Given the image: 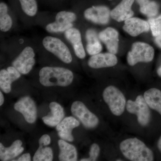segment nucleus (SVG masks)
Listing matches in <instances>:
<instances>
[{"mask_svg":"<svg viewBox=\"0 0 161 161\" xmlns=\"http://www.w3.org/2000/svg\"><path fill=\"white\" fill-rule=\"evenodd\" d=\"M39 76L40 83L46 87L67 86L74 79L70 70L61 67H44L40 69Z\"/></svg>","mask_w":161,"mask_h":161,"instance_id":"nucleus-1","label":"nucleus"},{"mask_svg":"<svg viewBox=\"0 0 161 161\" xmlns=\"http://www.w3.org/2000/svg\"><path fill=\"white\" fill-rule=\"evenodd\" d=\"M119 149L124 156L132 161L154 160L153 152L143 142L137 138H130L120 143Z\"/></svg>","mask_w":161,"mask_h":161,"instance_id":"nucleus-2","label":"nucleus"},{"mask_svg":"<svg viewBox=\"0 0 161 161\" xmlns=\"http://www.w3.org/2000/svg\"><path fill=\"white\" fill-rule=\"evenodd\" d=\"M41 47L58 58L63 63L69 64L73 61V58L70 47L60 38L52 36L44 37L41 41Z\"/></svg>","mask_w":161,"mask_h":161,"instance_id":"nucleus-3","label":"nucleus"},{"mask_svg":"<svg viewBox=\"0 0 161 161\" xmlns=\"http://www.w3.org/2000/svg\"><path fill=\"white\" fill-rule=\"evenodd\" d=\"M16 49L17 55L12 62V65L22 75H27L31 71L36 63V49L31 43H20Z\"/></svg>","mask_w":161,"mask_h":161,"instance_id":"nucleus-4","label":"nucleus"},{"mask_svg":"<svg viewBox=\"0 0 161 161\" xmlns=\"http://www.w3.org/2000/svg\"><path fill=\"white\" fill-rule=\"evenodd\" d=\"M77 19L75 13L67 10H61L55 14L54 19L44 25V29L52 34L64 33L66 31L74 26Z\"/></svg>","mask_w":161,"mask_h":161,"instance_id":"nucleus-5","label":"nucleus"},{"mask_svg":"<svg viewBox=\"0 0 161 161\" xmlns=\"http://www.w3.org/2000/svg\"><path fill=\"white\" fill-rule=\"evenodd\" d=\"M154 56V49L150 44L135 42L132 44L131 50L127 55V62L132 66L140 62L149 63L153 60Z\"/></svg>","mask_w":161,"mask_h":161,"instance_id":"nucleus-6","label":"nucleus"},{"mask_svg":"<svg viewBox=\"0 0 161 161\" xmlns=\"http://www.w3.org/2000/svg\"><path fill=\"white\" fill-rule=\"evenodd\" d=\"M103 96L112 114L119 116L124 113L126 100L122 92L117 88L112 86L107 87L104 90Z\"/></svg>","mask_w":161,"mask_h":161,"instance_id":"nucleus-7","label":"nucleus"},{"mask_svg":"<svg viewBox=\"0 0 161 161\" xmlns=\"http://www.w3.org/2000/svg\"><path fill=\"white\" fill-rule=\"evenodd\" d=\"M126 108L128 112L136 115L138 122L142 126H146L150 122L151 114L150 107L144 96L138 95L135 101L128 100Z\"/></svg>","mask_w":161,"mask_h":161,"instance_id":"nucleus-8","label":"nucleus"},{"mask_svg":"<svg viewBox=\"0 0 161 161\" xmlns=\"http://www.w3.org/2000/svg\"><path fill=\"white\" fill-rule=\"evenodd\" d=\"M72 114L81 122L85 127L93 129L98 126L99 119L96 115L91 112L85 105L80 101L73 103L71 108Z\"/></svg>","mask_w":161,"mask_h":161,"instance_id":"nucleus-9","label":"nucleus"},{"mask_svg":"<svg viewBox=\"0 0 161 161\" xmlns=\"http://www.w3.org/2000/svg\"><path fill=\"white\" fill-rule=\"evenodd\" d=\"M83 16L85 19L94 24L106 25L109 22L111 11L105 6H93L84 10Z\"/></svg>","mask_w":161,"mask_h":161,"instance_id":"nucleus-10","label":"nucleus"},{"mask_svg":"<svg viewBox=\"0 0 161 161\" xmlns=\"http://www.w3.org/2000/svg\"><path fill=\"white\" fill-rule=\"evenodd\" d=\"M65 40L72 47L76 57L80 59L86 58V53L82 41L81 33L75 26L68 29L63 33Z\"/></svg>","mask_w":161,"mask_h":161,"instance_id":"nucleus-11","label":"nucleus"},{"mask_svg":"<svg viewBox=\"0 0 161 161\" xmlns=\"http://www.w3.org/2000/svg\"><path fill=\"white\" fill-rule=\"evenodd\" d=\"M16 111L24 116L26 122L30 124L35 122L37 117L36 106L34 100L28 96L23 97L15 104Z\"/></svg>","mask_w":161,"mask_h":161,"instance_id":"nucleus-12","label":"nucleus"},{"mask_svg":"<svg viewBox=\"0 0 161 161\" xmlns=\"http://www.w3.org/2000/svg\"><path fill=\"white\" fill-rule=\"evenodd\" d=\"M118 60L115 54L109 52L92 56L88 61V64L92 68L98 69L115 66Z\"/></svg>","mask_w":161,"mask_h":161,"instance_id":"nucleus-13","label":"nucleus"},{"mask_svg":"<svg viewBox=\"0 0 161 161\" xmlns=\"http://www.w3.org/2000/svg\"><path fill=\"white\" fill-rule=\"evenodd\" d=\"M119 34L112 27H107L98 33L100 41L104 43L108 51L114 54L118 53Z\"/></svg>","mask_w":161,"mask_h":161,"instance_id":"nucleus-14","label":"nucleus"},{"mask_svg":"<svg viewBox=\"0 0 161 161\" xmlns=\"http://www.w3.org/2000/svg\"><path fill=\"white\" fill-rule=\"evenodd\" d=\"M134 0H122L111 11V17L118 22L125 21L133 16L132 7Z\"/></svg>","mask_w":161,"mask_h":161,"instance_id":"nucleus-15","label":"nucleus"},{"mask_svg":"<svg viewBox=\"0 0 161 161\" xmlns=\"http://www.w3.org/2000/svg\"><path fill=\"white\" fill-rule=\"evenodd\" d=\"M149 23L137 18H131L125 21L123 29L132 37H136L150 30Z\"/></svg>","mask_w":161,"mask_h":161,"instance_id":"nucleus-16","label":"nucleus"},{"mask_svg":"<svg viewBox=\"0 0 161 161\" xmlns=\"http://www.w3.org/2000/svg\"><path fill=\"white\" fill-rule=\"evenodd\" d=\"M80 122L72 116L66 117L56 126L58 136L64 141L72 142L74 140L72 134L73 129L79 126Z\"/></svg>","mask_w":161,"mask_h":161,"instance_id":"nucleus-17","label":"nucleus"},{"mask_svg":"<svg viewBox=\"0 0 161 161\" xmlns=\"http://www.w3.org/2000/svg\"><path fill=\"white\" fill-rule=\"evenodd\" d=\"M22 74L15 68L9 66L0 71V87L3 92L9 93L11 90V84L18 80Z\"/></svg>","mask_w":161,"mask_h":161,"instance_id":"nucleus-18","label":"nucleus"},{"mask_svg":"<svg viewBox=\"0 0 161 161\" xmlns=\"http://www.w3.org/2000/svg\"><path fill=\"white\" fill-rule=\"evenodd\" d=\"M51 112L42 118L44 123L50 127H56L62 120L64 116L63 107L56 102L50 103Z\"/></svg>","mask_w":161,"mask_h":161,"instance_id":"nucleus-19","label":"nucleus"},{"mask_svg":"<svg viewBox=\"0 0 161 161\" xmlns=\"http://www.w3.org/2000/svg\"><path fill=\"white\" fill-rule=\"evenodd\" d=\"M86 41V51L91 56L99 53L102 50L103 47L98 34L95 29L89 28L85 33Z\"/></svg>","mask_w":161,"mask_h":161,"instance_id":"nucleus-20","label":"nucleus"},{"mask_svg":"<svg viewBox=\"0 0 161 161\" xmlns=\"http://www.w3.org/2000/svg\"><path fill=\"white\" fill-rule=\"evenodd\" d=\"M21 14L19 16L24 21L34 19L37 16L38 6L36 0H19Z\"/></svg>","mask_w":161,"mask_h":161,"instance_id":"nucleus-21","label":"nucleus"},{"mask_svg":"<svg viewBox=\"0 0 161 161\" xmlns=\"http://www.w3.org/2000/svg\"><path fill=\"white\" fill-rule=\"evenodd\" d=\"M22 142L16 140L10 147L5 148L2 143H0V158L2 161H9L21 154L24 150L22 147Z\"/></svg>","mask_w":161,"mask_h":161,"instance_id":"nucleus-22","label":"nucleus"},{"mask_svg":"<svg viewBox=\"0 0 161 161\" xmlns=\"http://www.w3.org/2000/svg\"><path fill=\"white\" fill-rule=\"evenodd\" d=\"M14 19L9 13V7L4 2L0 3V30L1 32H9L13 29Z\"/></svg>","mask_w":161,"mask_h":161,"instance_id":"nucleus-23","label":"nucleus"},{"mask_svg":"<svg viewBox=\"0 0 161 161\" xmlns=\"http://www.w3.org/2000/svg\"><path fill=\"white\" fill-rule=\"evenodd\" d=\"M60 148L59 160L61 161H76L78 158V154L75 146L68 143L64 140L58 141Z\"/></svg>","mask_w":161,"mask_h":161,"instance_id":"nucleus-24","label":"nucleus"},{"mask_svg":"<svg viewBox=\"0 0 161 161\" xmlns=\"http://www.w3.org/2000/svg\"><path fill=\"white\" fill-rule=\"evenodd\" d=\"M144 97L150 108L161 115V91L153 88L144 93Z\"/></svg>","mask_w":161,"mask_h":161,"instance_id":"nucleus-25","label":"nucleus"},{"mask_svg":"<svg viewBox=\"0 0 161 161\" xmlns=\"http://www.w3.org/2000/svg\"><path fill=\"white\" fill-rule=\"evenodd\" d=\"M140 6V10L142 14L152 18L158 14L159 6L157 3L150 0H136Z\"/></svg>","mask_w":161,"mask_h":161,"instance_id":"nucleus-26","label":"nucleus"},{"mask_svg":"<svg viewBox=\"0 0 161 161\" xmlns=\"http://www.w3.org/2000/svg\"><path fill=\"white\" fill-rule=\"evenodd\" d=\"M40 146L34 156V161H51L53 159V150L50 147Z\"/></svg>","mask_w":161,"mask_h":161,"instance_id":"nucleus-27","label":"nucleus"},{"mask_svg":"<svg viewBox=\"0 0 161 161\" xmlns=\"http://www.w3.org/2000/svg\"><path fill=\"white\" fill-rule=\"evenodd\" d=\"M153 36H157L161 33V14L156 18H150L148 20Z\"/></svg>","mask_w":161,"mask_h":161,"instance_id":"nucleus-28","label":"nucleus"},{"mask_svg":"<svg viewBox=\"0 0 161 161\" xmlns=\"http://www.w3.org/2000/svg\"><path fill=\"white\" fill-rule=\"evenodd\" d=\"M100 147L98 144L94 143L91 146L89 152V157L87 158H82L80 161H96L100 153Z\"/></svg>","mask_w":161,"mask_h":161,"instance_id":"nucleus-29","label":"nucleus"},{"mask_svg":"<svg viewBox=\"0 0 161 161\" xmlns=\"http://www.w3.org/2000/svg\"><path fill=\"white\" fill-rule=\"evenodd\" d=\"M51 142V138L49 135L44 134L40 137L39 141L40 146H47Z\"/></svg>","mask_w":161,"mask_h":161,"instance_id":"nucleus-30","label":"nucleus"},{"mask_svg":"<svg viewBox=\"0 0 161 161\" xmlns=\"http://www.w3.org/2000/svg\"><path fill=\"white\" fill-rule=\"evenodd\" d=\"M18 161H31V155L29 153H25L21 156L17 160Z\"/></svg>","mask_w":161,"mask_h":161,"instance_id":"nucleus-31","label":"nucleus"},{"mask_svg":"<svg viewBox=\"0 0 161 161\" xmlns=\"http://www.w3.org/2000/svg\"><path fill=\"white\" fill-rule=\"evenodd\" d=\"M155 42L157 45L161 48V33L157 36L155 37Z\"/></svg>","mask_w":161,"mask_h":161,"instance_id":"nucleus-32","label":"nucleus"},{"mask_svg":"<svg viewBox=\"0 0 161 161\" xmlns=\"http://www.w3.org/2000/svg\"><path fill=\"white\" fill-rule=\"evenodd\" d=\"M4 98L2 92H0V106H2L4 103Z\"/></svg>","mask_w":161,"mask_h":161,"instance_id":"nucleus-33","label":"nucleus"},{"mask_svg":"<svg viewBox=\"0 0 161 161\" xmlns=\"http://www.w3.org/2000/svg\"><path fill=\"white\" fill-rule=\"evenodd\" d=\"M157 147L158 150L161 153V136L160 138L159 139L158 142Z\"/></svg>","mask_w":161,"mask_h":161,"instance_id":"nucleus-34","label":"nucleus"},{"mask_svg":"<svg viewBox=\"0 0 161 161\" xmlns=\"http://www.w3.org/2000/svg\"><path fill=\"white\" fill-rule=\"evenodd\" d=\"M157 74L159 77H161V66L157 70Z\"/></svg>","mask_w":161,"mask_h":161,"instance_id":"nucleus-35","label":"nucleus"}]
</instances>
